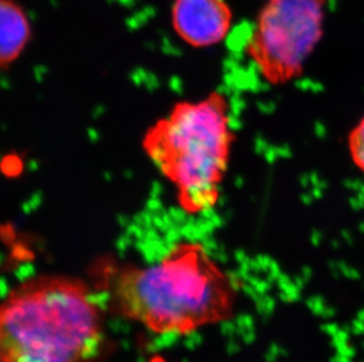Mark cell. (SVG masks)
Here are the masks:
<instances>
[{"label": "cell", "instance_id": "1", "mask_svg": "<svg viewBox=\"0 0 364 362\" xmlns=\"http://www.w3.org/2000/svg\"><path fill=\"white\" fill-rule=\"evenodd\" d=\"M112 297L124 317L149 331L183 335L229 320L238 288L206 247L186 241L159 263L118 274Z\"/></svg>", "mask_w": 364, "mask_h": 362}, {"label": "cell", "instance_id": "2", "mask_svg": "<svg viewBox=\"0 0 364 362\" xmlns=\"http://www.w3.org/2000/svg\"><path fill=\"white\" fill-rule=\"evenodd\" d=\"M104 341L100 306L73 278H30L0 302V362H93Z\"/></svg>", "mask_w": 364, "mask_h": 362}, {"label": "cell", "instance_id": "3", "mask_svg": "<svg viewBox=\"0 0 364 362\" xmlns=\"http://www.w3.org/2000/svg\"><path fill=\"white\" fill-rule=\"evenodd\" d=\"M230 103L213 92L197 102H179L149 127L145 154L177 193L181 209L203 214L215 209L235 141Z\"/></svg>", "mask_w": 364, "mask_h": 362}, {"label": "cell", "instance_id": "4", "mask_svg": "<svg viewBox=\"0 0 364 362\" xmlns=\"http://www.w3.org/2000/svg\"><path fill=\"white\" fill-rule=\"evenodd\" d=\"M330 0H265L244 52L265 82L283 85L302 75L320 44Z\"/></svg>", "mask_w": 364, "mask_h": 362}, {"label": "cell", "instance_id": "5", "mask_svg": "<svg viewBox=\"0 0 364 362\" xmlns=\"http://www.w3.org/2000/svg\"><path fill=\"white\" fill-rule=\"evenodd\" d=\"M232 21V10L225 0H175L172 5V28L191 48L220 44L229 35Z\"/></svg>", "mask_w": 364, "mask_h": 362}, {"label": "cell", "instance_id": "6", "mask_svg": "<svg viewBox=\"0 0 364 362\" xmlns=\"http://www.w3.org/2000/svg\"><path fill=\"white\" fill-rule=\"evenodd\" d=\"M31 23L14 0H0V71L10 67L31 40Z\"/></svg>", "mask_w": 364, "mask_h": 362}, {"label": "cell", "instance_id": "7", "mask_svg": "<svg viewBox=\"0 0 364 362\" xmlns=\"http://www.w3.org/2000/svg\"><path fill=\"white\" fill-rule=\"evenodd\" d=\"M348 148L351 160L364 173V118L351 130L348 137Z\"/></svg>", "mask_w": 364, "mask_h": 362}]
</instances>
